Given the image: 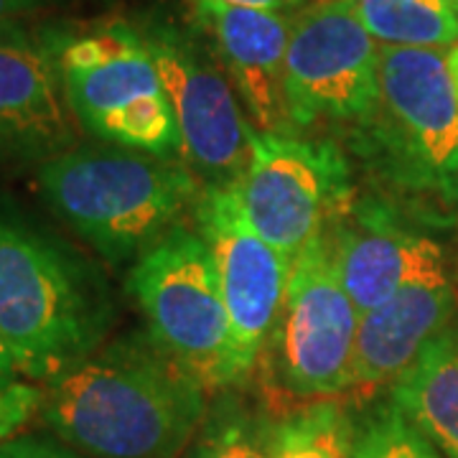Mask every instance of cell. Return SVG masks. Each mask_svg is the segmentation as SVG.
Masks as SVG:
<instances>
[{
	"label": "cell",
	"instance_id": "6da1fadb",
	"mask_svg": "<svg viewBox=\"0 0 458 458\" xmlns=\"http://www.w3.org/2000/svg\"><path fill=\"white\" fill-rule=\"evenodd\" d=\"M41 420L89 458H179L207 420V390L143 334L98 349L44 390Z\"/></svg>",
	"mask_w": 458,
	"mask_h": 458
},
{
	"label": "cell",
	"instance_id": "7a4b0ae2",
	"mask_svg": "<svg viewBox=\"0 0 458 458\" xmlns=\"http://www.w3.org/2000/svg\"><path fill=\"white\" fill-rule=\"evenodd\" d=\"M110 321V293L95 267L0 214V339L18 375L49 385L98 352Z\"/></svg>",
	"mask_w": 458,
	"mask_h": 458
},
{
	"label": "cell",
	"instance_id": "3957f363",
	"mask_svg": "<svg viewBox=\"0 0 458 458\" xmlns=\"http://www.w3.org/2000/svg\"><path fill=\"white\" fill-rule=\"evenodd\" d=\"M47 204L113 265L138 260L197 207L191 168L120 146L69 148L38 165Z\"/></svg>",
	"mask_w": 458,
	"mask_h": 458
},
{
	"label": "cell",
	"instance_id": "277c9868",
	"mask_svg": "<svg viewBox=\"0 0 458 458\" xmlns=\"http://www.w3.org/2000/svg\"><path fill=\"white\" fill-rule=\"evenodd\" d=\"M357 150L390 186L458 204V98L441 49L379 51V102Z\"/></svg>",
	"mask_w": 458,
	"mask_h": 458
},
{
	"label": "cell",
	"instance_id": "5b68a950",
	"mask_svg": "<svg viewBox=\"0 0 458 458\" xmlns=\"http://www.w3.org/2000/svg\"><path fill=\"white\" fill-rule=\"evenodd\" d=\"M148 336L214 393L242 382L234 334L209 245L197 229L174 227L128 273Z\"/></svg>",
	"mask_w": 458,
	"mask_h": 458
},
{
	"label": "cell",
	"instance_id": "8992f818",
	"mask_svg": "<svg viewBox=\"0 0 458 458\" xmlns=\"http://www.w3.org/2000/svg\"><path fill=\"white\" fill-rule=\"evenodd\" d=\"M66 102L99 140L153 156L181 150L179 123L146 33L125 23L72 38L59 49Z\"/></svg>",
	"mask_w": 458,
	"mask_h": 458
},
{
	"label": "cell",
	"instance_id": "52a82bcc",
	"mask_svg": "<svg viewBox=\"0 0 458 458\" xmlns=\"http://www.w3.org/2000/svg\"><path fill=\"white\" fill-rule=\"evenodd\" d=\"M232 189L255 229L295 260L352 197L349 161L336 143L255 128L250 164Z\"/></svg>",
	"mask_w": 458,
	"mask_h": 458
},
{
	"label": "cell",
	"instance_id": "ba28073f",
	"mask_svg": "<svg viewBox=\"0 0 458 458\" xmlns=\"http://www.w3.org/2000/svg\"><path fill=\"white\" fill-rule=\"evenodd\" d=\"M382 47L344 0H321L293 18L285 102L295 131L321 120L364 123L379 102Z\"/></svg>",
	"mask_w": 458,
	"mask_h": 458
},
{
	"label": "cell",
	"instance_id": "9c48e42d",
	"mask_svg": "<svg viewBox=\"0 0 458 458\" xmlns=\"http://www.w3.org/2000/svg\"><path fill=\"white\" fill-rule=\"evenodd\" d=\"M361 313L344 291L324 234L293 260L280 313V372L301 397H331L352 390Z\"/></svg>",
	"mask_w": 458,
	"mask_h": 458
},
{
	"label": "cell",
	"instance_id": "30bf717a",
	"mask_svg": "<svg viewBox=\"0 0 458 458\" xmlns=\"http://www.w3.org/2000/svg\"><path fill=\"white\" fill-rule=\"evenodd\" d=\"M194 222L214 255L237 364L245 379L280 321L293 260L255 229L232 186L204 189L194 207Z\"/></svg>",
	"mask_w": 458,
	"mask_h": 458
},
{
	"label": "cell",
	"instance_id": "8fae6325",
	"mask_svg": "<svg viewBox=\"0 0 458 458\" xmlns=\"http://www.w3.org/2000/svg\"><path fill=\"white\" fill-rule=\"evenodd\" d=\"M179 123L181 153L207 189H227L250 164V135L242 102L222 72L171 29L146 36Z\"/></svg>",
	"mask_w": 458,
	"mask_h": 458
},
{
	"label": "cell",
	"instance_id": "7c38bea8",
	"mask_svg": "<svg viewBox=\"0 0 458 458\" xmlns=\"http://www.w3.org/2000/svg\"><path fill=\"white\" fill-rule=\"evenodd\" d=\"M321 234L344 291L360 313L375 311L443 255L433 237L410 227L377 199L349 197Z\"/></svg>",
	"mask_w": 458,
	"mask_h": 458
},
{
	"label": "cell",
	"instance_id": "4fadbf2b",
	"mask_svg": "<svg viewBox=\"0 0 458 458\" xmlns=\"http://www.w3.org/2000/svg\"><path fill=\"white\" fill-rule=\"evenodd\" d=\"M74 138L59 54L13 21L0 23V156L49 161Z\"/></svg>",
	"mask_w": 458,
	"mask_h": 458
},
{
	"label": "cell",
	"instance_id": "5bb4252c",
	"mask_svg": "<svg viewBox=\"0 0 458 458\" xmlns=\"http://www.w3.org/2000/svg\"><path fill=\"white\" fill-rule=\"evenodd\" d=\"M194 16L209 33L250 123L262 132H293L285 102V54L293 18L219 0H194Z\"/></svg>",
	"mask_w": 458,
	"mask_h": 458
},
{
	"label": "cell",
	"instance_id": "9a60e30c",
	"mask_svg": "<svg viewBox=\"0 0 458 458\" xmlns=\"http://www.w3.org/2000/svg\"><path fill=\"white\" fill-rule=\"evenodd\" d=\"M454 306L456 293L441 255L418 270L390 301L361 313L352 390L394 382L426 344L448 328Z\"/></svg>",
	"mask_w": 458,
	"mask_h": 458
},
{
	"label": "cell",
	"instance_id": "2e32d148",
	"mask_svg": "<svg viewBox=\"0 0 458 458\" xmlns=\"http://www.w3.org/2000/svg\"><path fill=\"white\" fill-rule=\"evenodd\" d=\"M397 408L445 458H458V328H443L393 382Z\"/></svg>",
	"mask_w": 458,
	"mask_h": 458
},
{
	"label": "cell",
	"instance_id": "e0dca14e",
	"mask_svg": "<svg viewBox=\"0 0 458 458\" xmlns=\"http://www.w3.org/2000/svg\"><path fill=\"white\" fill-rule=\"evenodd\" d=\"M379 47L451 49L458 44L456 0H344Z\"/></svg>",
	"mask_w": 458,
	"mask_h": 458
},
{
	"label": "cell",
	"instance_id": "ac0fdd59",
	"mask_svg": "<svg viewBox=\"0 0 458 458\" xmlns=\"http://www.w3.org/2000/svg\"><path fill=\"white\" fill-rule=\"evenodd\" d=\"M354 423L342 405L318 400L295 410L276 426V458H352Z\"/></svg>",
	"mask_w": 458,
	"mask_h": 458
},
{
	"label": "cell",
	"instance_id": "d6986e66",
	"mask_svg": "<svg viewBox=\"0 0 458 458\" xmlns=\"http://www.w3.org/2000/svg\"><path fill=\"white\" fill-rule=\"evenodd\" d=\"M276 426L247 410L237 400H227L207 415L189 458H276Z\"/></svg>",
	"mask_w": 458,
	"mask_h": 458
},
{
	"label": "cell",
	"instance_id": "ffe728a7",
	"mask_svg": "<svg viewBox=\"0 0 458 458\" xmlns=\"http://www.w3.org/2000/svg\"><path fill=\"white\" fill-rule=\"evenodd\" d=\"M352 458H441L393 400L379 403L354 426Z\"/></svg>",
	"mask_w": 458,
	"mask_h": 458
},
{
	"label": "cell",
	"instance_id": "44dd1931",
	"mask_svg": "<svg viewBox=\"0 0 458 458\" xmlns=\"http://www.w3.org/2000/svg\"><path fill=\"white\" fill-rule=\"evenodd\" d=\"M44 390L16 382L5 390H0V443L13 438L21 428L31 423L41 412Z\"/></svg>",
	"mask_w": 458,
	"mask_h": 458
},
{
	"label": "cell",
	"instance_id": "7402d4cb",
	"mask_svg": "<svg viewBox=\"0 0 458 458\" xmlns=\"http://www.w3.org/2000/svg\"><path fill=\"white\" fill-rule=\"evenodd\" d=\"M0 458H84L80 451L38 436H13L0 443Z\"/></svg>",
	"mask_w": 458,
	"mask_h": 458
},
{
	"label": "cell",
	"instance_id": "603a6c76",
	"mask_svg": "<svg viewBox=\"0 0 458 458\" xmlns=\"http://www.w3.org/2000/svg\"><path fill=\"white\" fill-rule=\"evenodd\" d=\"M227 5H240V8H260V11H278V13H291L301 8L306 0H219Z\"/></svg>",
	"mask_w": 458,
	"mask_h": 458
},
{
	"label": "cell",
	"instance_id": "cb8c5ba5",
	"mask_svg": "<svg viewBox=\"0 0 458 458\" xmlns=\"http://www.w3.org/2000/svg\"><path fill=\"white\" fill-rule=\"evenodd\" d=\"M47 0H0V23H11L13 18L36 11Z\"/></svg>",
	"mask_w": 458,
	"mask_h": 458
},
{
	"label": "cell",
	"instance_id": "d4e9b609",
	"mask_svg": "<svg viewBox=\"0 0 458 458\" xmlns=\"http://www.w3.org/2000/svg\"><path fill=\"white\" fill-rule=\"evenodd\" d=\"M18 382V369L13 360H11V354H8V349H5V344L0 339V390H5V387H11V385H16Z\"/></svg>",
	"mask_w": 458,
	"mask_h": 458
},
{
	"label": "cell",
	"instance_id": "484cf974",
	"mask_svg": "<svg viewBox=\"0 0 458 458\" xmlns=\"http://www.w3.org/2000/svg\"><path fill=\"white\" fill-rule=\"evenodd\" d=\"M445 64H448L451 82H454V89H456V98H458V44L445 51Z\"/></svg>",
	"mask_w": 458,
	"mask_h": 458
},
{
	"label": "cell",
	"instance_id": "4316f807",
	"mask_svg": "<svg viewBox=\"0 0 458 458\" xmlns=\"http://www.w3.org/2000/svg\"><path fill=\"white\" fill-rule=\"evenodd\" d=\"M456 3H458V0H456Z\"/></svg>",
	"mask_w": 458,
	"mask_h": 458
}]
</instances>
